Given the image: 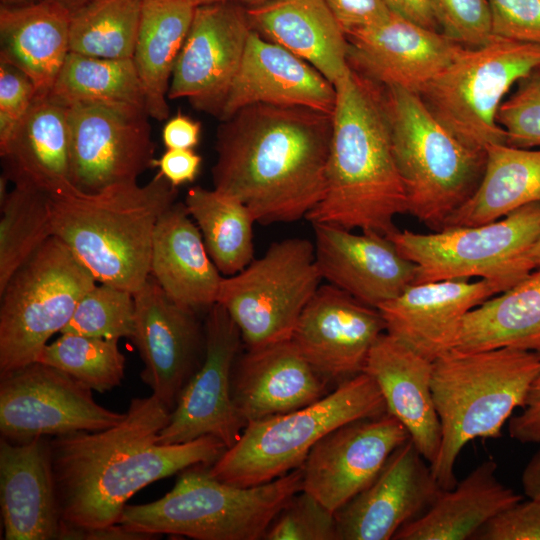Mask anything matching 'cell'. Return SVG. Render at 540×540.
Wrapping results in <instances>:
<instances>
[{"label":"cell","mask_w":540,"mask_h":540,"mask_svg":"<svg viewBox=\"0 0 540 540\" xmlns=\"http://www.w3.org/2000/svg\"><path fill=\"white\" fill-rule=\"evenodd\" d=\"M363 372L378 385L387 412L399 420L423 458L433 465L441 445L431 389L433 361L384 332L372 346Z\"/></svg>","instance_id":"4316f807"},{"label":"cell","mask_w":540,"mask_h":540,"mask_svg":"<svg viewBox=\"0 0 540 540\" xmlns=\"http://www.w3.org/2000/svg\"><path fill=\"white\" fill-rule=\"evenodd\" d=\"M315 262L329 284L377 308L415 283L417 265L403 257L393 242L371 232L314 223Z\"/></svg>","instance_id":"603a6c76"},{"label":"cell","mask_w":540,"mask_h":540,"mask_svg":"<svg viewBox=\"0 0 540 540\" xmlns=\"http://www.w3.org/2000/svg\"><path fill=\"white\" fill-rule=\"evenodd\" d=\"M184 205L221 274L234 275L254 259L256 221L240 200L216 189L194 186L187 191Z\"/></svg>","instance_id":"8d00e7d4"},{"label":"cell","mask_w":540,"mask_h":540,"mask_svg":"<svg viewBox=\"0 0 540 540\" xmlns=\"http://www.w3.org/2000/svg\"><path fill=\"white\" fill-rule=\"evenodd\" d=\"M35 1H38V0H0V5L19 6V5L29 4Z\"/></svg>","instance_id":"91938a15"},{"label":"cell","mask_w":540,"mask_h":540,"mask_svg":"<svg viewBox=\"0 0 540 540\" xmlns=\"http://www.w3.org/2000/svg\"><path fill=\"white\" fill-rule=\"evenodd\" d=\"M131 338L143 361L140 374L152 395L173 410L204 356L205 334L197 313L172 301L154 278L134 293Z\"/></svg>","instance_id":"ac0fdd59"},{"label":"cell","mask_w":540,"mask_h":540,"mask_svg":"<svg viewBox=\"0 0 540 540\" xmlns=\"http://www.w3.org/2000/svg\"><path fill=\"white\" fill-rule=\"evenodd\" d=\"M485 153L478 187L442 229L490 223L523 206L540 203V150L492 144Z\"/></svg>","instance_id":"e575fe53"},{"label":"cell","mask_w":540,"mask_h":540,"mask_svg":"<svg viewBox=\"0 0 540 540\" xmlns=\"http://www.w3.org/2000/svg\"><path fill=\"white\" fill-rule=\"evenodd\" d=\"M143 0H90L72 12L70 52L132 59Z\"/></svg>","instance_id":"74e56055"},{"label":"cell","mask_w":540,"mask_h":540,"mask_svg":"<svg viewBox=\"0 0 540 540\" xmlns=\"http://www.w3.org/2000/svg\"><path fill=\"white\" fill-rule=\"evenodd\" d=\"M265 540H337L335 513L301 490L279 511Z\"/></svg>","instance_id":"b9f144b4"},{"label":"cell","mask_w":540,"mask_h":540,"mask_svg":"<svg viewBox=\"0 0 540 540\" xmlns=\"http://www.w3.org/2000/svg\"><path fill=\"white\" fill-rule=\"evenodd\" d=\"M441 33L464 47H478L492 37L487 0H430Z\"/></svg>","instance_id":"ee69618b"},{"label":"cell","mask_w":540,"mask_h":540,"mask_svg":"<svg viewBox=\"0 0 540 540\" xmlns=\"http://www.w3.org/2000/svg\"><path fill=\"white\" fill-rule=\"evenodd\" d=\"M442 489L409 438L375 480L335 512L337 540H389L423 514Z\"/></svg>","instance_id":"ffe728a7"},{"label":"cell","mask_w":540,"mask_h":540,"mask_svg":"<svg viewBox=\"0 0 540 540\" xmlns=\"http://www.w3.org/2000/svg\"><path fill=\"white\" fill-rule=\"evenodd\" d=\"M266 1L268 0H194V3L196 6H198L202 4L215 3V2H236L243 5L246 4V6H250V5L260 4Z\"/></svg>","instance_id":"9f6ffc18"},{"label":"cell","mask_w":540,"mask_h":540,"mask_svg":"<svg viewBox=\"0 0 540 540\" xmlns=\"http://www.w3.org/2000/svg\"><path fill=\"white\" fill-rule=\"evenodd\" d=\"M314 243L292 237L272 243L240 272L222 278L217 303L239 328L247 349L290 340L320 286Z\"/></svg>","instance_id":"7c38bea8"},{"label":"cell","mask_w":540,"mask_h":540,"mask_svg":"<svg viewBox=\"0 0 540 540\" xmlns=\"http://www.w3.org/2000/svg\"><path fill=\"white\" fill-rule=\"evenodd\" d=\"M388 8L425 28L439 31L430 0H384Z\"/></svg>","instance_id":"db71d44e"},{"label":"cell","mask_w":540,"mask_h":540,"mask_svg":"<svg viewBox=\"0 0 540 540\" xmlns=\"http://www.w3.org/2000/svg\"><path fill=\"white\" fill-rule=\"evenodd\" d=\"M301 490V467L261 485L239 487L213 477L207 465H196L183 470L158 500L126 505L118 523L155 536L258 540Z\"/></svg>","instance_id":"8992f818"},{"label":"cell","mask_w":540,"mask_h":540,"mask_svg":"<svg viewBox=\"0 0 540 540\" xmlns=\"http://www.w3.org/2000/svg\"><path fill=\"white\" fill-rule=\"evenodd\" d=\"M385 412L378 385L361 372L305 407L247 423L209 472L239 487L270 482L301 467L315 444L336 428Z\"/></svg>","instance_id":"ba28073f"},{"label":"cell","mask_w":540,"mask_h":540,"mask_svg":"<svg viewBox=\"0 0 540 540\" xmlns=\"http://www.w3.org/2000/svg\"><path fill=\"white\" fill-rule=\"evenodd\" d=\"M330 381L303 357L291 340L247 352L236 360L233 402L246 425L305 407L328 394Z\"/></svg>","instance_id":"d4e9b609"},{"label":"cell","mask_w":540,"mask_h":540,"mask_svg":"<svg viewBox=\"0 0 540 540\" xmlns=\"http://www.w3.org/2000/svg\"><path fill=\"white\" fill-rule=\"evenodd\" d=\"M96 279L56 236L0 290V375L35 362Z\"/></svg>","instance_id":"30bf717a"},{"label":"cell","mask_w":540,"mask_h":540,"mask_svg":"<svg viewBox=\"0 0 540 540\" xmlns=\"http://www.w3.org/2000/svg\"><path fill=\"white\" fill-rule=\"evenodd\" d=\"M194 0H143L133 62L141 82L146 111L158 121L168 118L170 81L189 32Z\"/></svg>","instance_id":"d6a6232c"},{"label":"cell","mask_w":540,"mask_h":540,"mask_svg":"<svg viewBox=\"0 0 540 540\" xmlns=\"http://www.w3.org/2000/svg\"><path fill=\"white\" fill-rule=\"evenodd\" d=\"M472 540H540V500L522 499L489 520Z\"/></svg>","instance_id":"7dc6e473"},{"label":"cell","mask_w":540,"mask_h":540,"mask_svg":"<svg viewBox=\"0 0 540 540\" xmlns=\"http://www.w3.org/2000/svg\"><path fill=\"white\" fill-rule=\"evenodd\" d=\"M150 276L172 301L186 309L197 313L217 303L223 276L182 203H174L156 224Z\"/></svg>","instance_id":"f1b7e54d"},{"label":"cell","mask_w":540,"mask_h":540,"mask_svg":"<svg viewBox=\"0 0 540 540\" xmlns=\"http://www.w3.org/2000/svg\"><path fill=\"white\" fill-rule=\"evenodd\" d=\"M540 69V45L493 36L463 47L419 93L433 115L468 147L506 144L496 115L511 87Z\"/></svg>","instance_id":"9c48e42d"},{"label":"cell","mask_w":540,"mask_h":540,"mask_svg":"<svg viewBox=\"0 0 540 540\" xmlns=\"http://www.w3.org/2000/svg\"><path fill=\"white\" fill-rule=\"evenodd\" d=\"M246 6L215 2L196 6L174 65L168 99H186L219 119L252 31Z\"/></svg>","instance_id":"9a60e30c"},{"label":"cell","mask_w":540,"mask_h":540,"mask_svg":"<svg viewBox=\"0 0 540 540\" xmlns=\"http://www.w3.org/2000/svg\"><path fill=\"white\" fill-rule=\"evenodd\" d=\"M72 12L53 0L0 5V61L15 66L50 92L70 53Z\"/></svg>","instance_id":"4dcf8cb0"},{"label":"cell","mask_w":540,"mask_h":540,"mask_svg":"<svg viewBox=\"0 0 540 540\" xmlns=\"http://www.w3.org/2000/svg\"><path fill=\"white\" fill-rule=\"evenodd\" d=\"M336 103L322 199L307 214L326 223L389 237L407 213L383 89L351 69L335 84Z\"/></svg>","instance_id":"3957f363"},{"label":"cell","mask_w":540,"mask_h":540,"mask_svg":"<svg viewBox=\"0 0 540 540\" xmlns=\"http://www.w3.org/2000/svg\"><path fill=\"white\" fill-rule=\"evenodd\" d=\"M409 434L388 412L340 426L319 440L302 468V490L335 513L367 488Z\"/></svg>","instance_id":"e0dca14e"},{"label":"cell","mask_w":540,"mask_h":540,"mask_svg":"<svg viewBox=\"0 0 540 540\" xmlns=\"http://www.w3.org/2000/svg\"><path fill=\"white\" fill-rule=\"evenodd\" d=\"M201 365L183 388L158 435L160 444L185 443L211 435L226 448L246 426L232 398L231 379L242 338L236 323L219 303L208 309Z\"/></svg>","instance_id":"5bb4252c"},{"label":"cell","mask_w":540,"mask_h":540,"mask_svg":"<svg viewBox=\"0 0 540 540\" xmlns=\"http://www.w3.org/2000/svg\"><path fill=\"white\" fill-rule=\"evenodd\" d=\"M346 34L376 25L391 13L384 0H324Z\"/></svg>","instance_id":"c3c4849f"},{"label":"cell","mask_w":540,"mask_h":540,"mask_svg":"<svg viewBox=\"0 0 540 540\" xmlns=\"http://www.w3.org/2000/svg\"><path fill=\"white\" fill-rule=\"evenodd\" d=\"M384 332L377 308L327 284L319 286L302 311L290 340L323 377L343 381L363 372Z\"/></svg>","instance_id":"d6986e66"},{"label":"cell","mask_w":540,"mask_h":540,"mask_svg":"<svg viewBox=\"0 0 540 540\" xmlns=\"http://www.w3.org/2000/svg\"><path fill=\"white\" fill-rule=\"evenodd\" d=\"M60 334L42 349L36 361L65 372L93 391L104 393L120 385L125 374V356L118 340Z\"/></svg>","instance_id":"ab89813d"},{"label":"cell","mask_w":540,"mask_h":540,"mask_svg":"<svg viewBox=\"0 0 540 540\" xmlns=\"http://www.w3.org/2000/svg\"><path fill=\"white\" fill-rule=\"evenodd\" d=\"M135 328L134 294L108 284H96L79 301L61 333L119 340L132 338Z\"/></svg>","instance_id":"60d3db41"},{"label":"cell","mask_w":540,"mask_h":540,"mask_svg":"<svg viewBox=\"0 0 540 540\" xmlns=\"http://www.w3.org/2000/svg\"><path fill=\"white\" fill-rule=\"evenodd\" d=\"M170 412L152 394L137 397L118 424L49 439L63 524L81 529L117 524L136 492L189 467L209 466L227 449L211 435L185 443H158Z\"/></svg>","instance_id":"6da1fadb"},{"label":"cell","mask_w":540,"mask_h":540,"mask_svg":"<svg viewBox=\"0 0 540 540\" xmlns=\"http://www.w3.org/2000/svg\"><path fill=\"white\" fill-rule=\"evenodd\" d=\"M536 352L540 357V350ZM508 432L520 443L540 444V371L531 383L522 411L508 420Z\"/></svg>","instance_id":"681fc988"},{"label":"cell","mask_w":540,"mask_h":540,"mask_svg":"<svg viewBox=\"0 0 540 540\" xmlns=\"http://www.w3.org/2000/svg\"><path fill=\"white\" fill-rule=\"evenodd\" d=\"M333 115L252 104L221 121L214 189L240 200L261 224L289 223L322 199Z\"/></svg>","instance_id":"7a4b0ae2"},{"label":"cell","mask_w":540,"mask_h":540,"mask_svg":"<svg viewBox=\"0 0 540 540\" xmlns=\"http://www.w3.org/2000/svg\"><path fill=\"white\" fill-rule=\"evenodd\" d=\"M252 28L335 84L350 69L349 44L324 0H268L246 6Z\"/></svg>","instance_id":"f546056e"},{"label":"cell","mask_w":540,"mask_h":540,"mask_svg":"<svg viewBox=\"0 0 540 540\" xmlns=\"http://www.w3.org/2000/svg\"><path fill=\"white\" fill-rule=\"evenodd\" d=\"M202 157L193 149H167L154 167L175 187L193 182L200 170Z\"/></svg>","instance_id":"f907efd6"},{"label":"cell","mask_w":540,"mask_h":540,"mask_svg":"<svg viewBox=\"0 0 540 540\" xmlns=\"http://www.w3.org/2000/svg\"><path fill=\"white\" fill-rule=\"evenodd\" d=\"M521 479L525 495L540 500V447L526 464Z\"/></svg>","instance_id":"11a10c76"},{"label":"cell","mask_w":540,"mask_h":540,"mask_svg":"<svg viewBox=\"0 0 540 540\" xmlns=\"http://www.w3.org/2000/svg\"><path fill=\"white\" fill-rule=\"evenodd\" d=\"M155 538L157 536L128 529L119 523L93 529H81L62 523L59 534L61 540H151Z\"/></svg>","instance_id":"f5cc1de1"},{"label":"cell","mask_w":540,"mask_h":540,"mask_svg":"<svg viewBox=\"0 0 540 540\" xmlns=\"http://www.w3.org/2000/svg\"><path fill=\"white\" fill-rule=\"evenodd\" d=\"M73 185L93 193L154 167L149 116L100 104L67 106Z\"/></svg>","instance_id":"2e32d148"},{"label":"cell","mask_w":540,"mask_h":540,"mask_svg":"<svg viewBox=\"0 0 540 540\" xmlns=\"http://www.w3.org/2000/svg\"><path fill=\"white\" fill-rule=\"evenodd\" d=\"M0 505L5 540L59 539L62 519L49 438L0 440Z\"/></svg>","instance_id":"484cf974"},{"label":"cell","mask_w":540,"mask_h":540,"mask_svg":"<svg viewBox=\"0 0 540 540\" xmlns=\"http://www.w3.org/2000/svg\"><path fill=\"white\" fill-rule=\"evenodd\" d=\"M336 89L311 64L252 29L219 117L252 104L302 106L333 115Z\"/></svg>","instance_id":"cb8c5ba5"},{"label":"cell","mask_w":540,"mask_h":540,"mask_svg":"<svg viewBox=\"0 0 540 540\" xmlns=\"http://www.w3.org/2000/svg\"><path fill=\"white\" fill-rule=\"evenodd\" d=\"M540 371L536 351L451 349L433 361L431 389L441 425L438 457L431 465L441 489L457 484L462 449L476 438H499L513 411L523 407Z\"/></svg>","instance_id":"5b68a950"},{"label":"cell","mask_w":540,"mask_h":540,"mask_svg":"<svg viewBox=\"0 0 540 540\" xmlns=\"http://www.w3.org/2000/svg\"><path fill=\"white\" fill-rule=\"evenodd\" d=\"M493 36L540 45V0H487Z\"/></svg>","instance_id":"f6af8a7d"},{"label":"cell","mask_w":540,"mask_h":540,"mask_svg":"<svg viewBox=\"0 0 540 540\" xmlns=\"http://www.w3.org/2000/svg\"><path fill=\"white\" fill-rule=\"evenodd\" d=\"M349 64L383 87L419 94L464 46L391 11L382 22L346 34Z\"/></svg>","instance_id":"44dd1931"},{"label":"cell","mask_w":540,"mask_h":540,"mask_svg":"<svg viewBox=\"0 0 540 540\" xmlns=\"http://www.w3.org/2000/svg\"><path fill=\"white\" fill-rule=\"evenodd\" d=\"M3 174L14 186L56 196L75 189L71 180L67 106L38 94L5 145Z\"/></svg>","instance_id":"83f0119b"},{"label":"cell","mask_w":540,"mask_h":540,"mask_svg":"<svg viewBox=\"0 0 540 540\" xmlns=\"http://www.w3.org/2000/svg\"><path fill=\"white\" fill-rule=\"evenodd\" d=\"M496 472L497 463L485 460L453 488L442 489L428 509L393 539H473L489 520L523 499L501 483Z\"/></svg>","instance_id":"1f68e13d"},{"label":"cell","mask_w":540,"mask_h":540,"mask_svg":"<svg viewBox=\"0 0 540 540\" xmlns=\"http://www.w3.org/2000/svg\"><path fill=\"white\" fill-rule=\"evenodd\" d=\"M48 94L65 106L100 104L147 114L133 59H106L70 52Z\"/></svg>","instance_id":"d590c367"},{"label":"cell","mask_w":540,"mask_h":540,"mask_svg":"<svg viewBox=\"0 0 540 540\" xmlns=\"http://www.w3.org/2000/svg\"><path fill=\"white\" fill-rule=\"evenodd\" d=\"M92 391L65 372L35 361L0 375V433L13 442L99 431L125 413L99 405Z\"/></svg>","instance_id":"4fadbf2b"},{"label":"cell","mask_w":540,"mask_h":540,"mask_svg":"<svg viewBox=\"0 0 540 540\" xmlns=\"http://www.w3.org/2000/svg\"><path fill=\"white\" fill-rule=\"evenodd\" d=\"M514 93L501 103L496 120L506 144L518 148L540 146V69L522 78Z\"/></svg>","instance_id":"7bdbcfd3"},{"label":"cell","mask_w":540,"mask_h":540,"mask_svg":"<svg viewBox=\"0 0 540 540\" xmlns=\"http://www.w3.org/2000/svg\"><path fill=\"white\" fill-rule=\"evenodd\" d=\"M56 1L65 7H67L71 12L79 9L86 3H88L90 0H53Z\"/></svg>","instance_id":"6f0895ef"},{"label":"cell","mask_w":540,"mask_h":540,"mask_svg":"<svg viewBox=\"0 0 540 540\" xmlns=\"http://www.w3.org/2000/svg\"><path fill=\"white\" fill-rule=\"evenodd\" d=\"M539 236L540 203H533L490 223L428 234L397 230L387 238L417 265L414 284L479 277L514 285L536 269L530 252Z\"/></svg>","instance_id":"8fae6325"},{"label":"cell","mask_w":540,"mask_h":540,"mask_svg":"<svg viewBox=\"0 0 540 540\" xmlns=\"http://www.w3.org/2000/svg\"><path fill=\"white\" fill-rule=\"evenodd\" d=\"M513 286L498 279H449L412 284L380 304L386 333L434 361L453 348L463 317Z\"/></svg>","instance_id":"7402d4cb"},{"label":"cell","mask_w":540,"mask_h":540,"mask_svg":"<svg viewBox=\"0 0 540 540\" xmlns=\"http://www.w3.org/2000/svg\"><path fill=\"white\" fill-rule=\"evenodd\" d=\"M383 92L407 213L431 230H441L478 187L486 153L460 141L419 94L399 87H384Z\"/></svg>","instance_id":"52a82bcc"},{"label":"cell","mask_w":540,"mask_h":540,"mask_svg":"<svg viewBox=\"0 0 540 540\" xmlns=\"http://www.w3.org/2000/svg\"><path fill=\"white\" fill-rule=\"evenodd\" d=\"M37 95L34 83L25 73L0 61V147L6 144Z\"/></svg>","instance_id":"bcb514c9"},{"label":"cell","mask_w":540,"mask_h":540,"mask_svg":"<svg viewBox=\"0 0 540 540\" xmlns=\"http://www.w3.org/2000/svg\"><path fill=\"white\" fill-rule=\"evenodd\" d=\"M0 206L1 290L53 232L50 195L42 191L14 186Z\"/></svg>","instance_id":"f35d334b"},{"label":"cell","mask_w":540,"mask_h":540,"mask_svg":"<svg viewBox=\"0 0 540 540\" xmlns=\"http://www.w3.org/2000/svg\"><path fill=\"white\" fill-rule=\"evenodd\" d=\"M160 172L148 183H118L93 193L77 188L50 196L53 236L97 282L131 293L150 276L153 235L177 197Z\"/></svg>","instance_id":"277c9868"},{"label":"cell","mask_w":540,"mask_h":540,"mask_svg":"<svg viewBox=\"0 0 540 540\" xmlns=\"http://www.w3.org/2000/svg\"><path fill=\"white\" fill-rule=\"evenodd\" d=\"M530 259L535 268H540V236L531 249Z\"/></svg>","instance_id":"680465c9"},{"label":"cell","mask_w":540,"mask_h":540,"mask_svg":"<svg viewBox=\"0 0 540 540\" xmlns=\"http://www.w3.org/2000/svg\"><path fill=\"white\" fill-rule=\"evenodd\" d=\"M540 350V268L469 311L458 328L453 348Z\"/></svg>","instance_id":"836d02e7"},{"label":"cell","mask_w":540,"mask_h":540,"mask_svg":"<svg viewBox=\"0 0 540 540\" xmlns=\"http://www.w3.org/2000/svg\"><path fill=\"white\" fill-rule=\"evenodd\" d=\"M200 134V122L178 112L165 123L162 140L167 149H193L199 143Z\"/></svg>","instance_id":"816d5d0a"}]
</instances>
